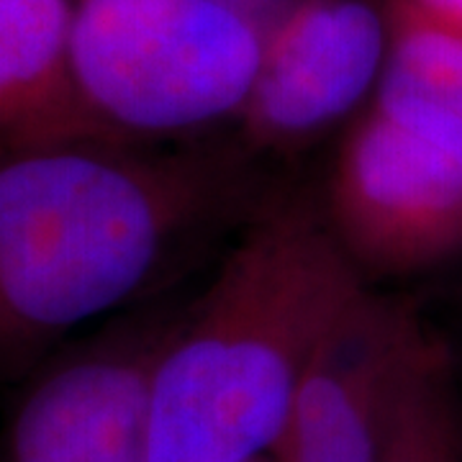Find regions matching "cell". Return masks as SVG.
I'll return each instance as SVG.
<instances>
[{"instance_id": "3957f363", "label": "cell", "mask_w": 462, "mask_h": 462, "mask_svg": "<svg viewBox=\"0 0 462 462\" xmlns=\"http://www.w3.org/2000/svg\"><path fill=\"white\" fill-rule=\"evenodd\" d=\"M263 42L234 0H72L65 106L44 142L165 136L239 116Z\"/></svg>"}, {"instance_id": "5b68a950", "label": "cell", "mask_w": 462, "mask_h": 462, "mask_svg": "<svg viewBox=\"0 0 462 462\" xmlns=\"http://www.w3.org/2000/svg\"><path fill=\"white\" fill-rule=\"evenodd\" d=\"M430 334L411 303L365 282L319 339L275 460H378L401 383Z\"/></svg>"}, {"instance_id": "ba28073f", "label": "cell", "mask_w": 462, "mask_h": 462, "mask_svg": "<svg viewBox=\"0 0 462 462\" xmlns=\"http://www.w3.org/2000/svg\"><path fill=\"white\" fill-rule=\"evenodd\" d=\"M72 0H0V136L50 139L65 106Z\"/></svg>"}, {"instance_id": "8fae6325", "label": "cell", "mask_w": 462, "mask_h": 462, "mask_svg": "<svg viewBox=\"0 0 462 462\" xmlns=\"http://www.w3.org/2000/svg\"><path fill=\"white\" fill-rule=\"evenodd\" d=\"M427 23L431 29L462 36V0H391V11Z\"/></svg>"}, {"instance_id": "277c9868", "label": "cell", "mask_w": 462, "mask_h": 462, "mask_svg": "<svg viewBox=\"0 0 462 462\" xmlns=\"http://www.w3.org/2000/svg\"><path fill=\"white\" fill-rule=\"evenodd\" d=\"M324 221L365 281L431 270L462 252V167L370 106L337 152Z\"/></svg>"}, {"instance_id": "9c48e42d", "label": "cell", "mask_w": 462, "mask_h": 462, "mask_svg": "<svg viewBox=\"0 0 462 462\" xmlns=\"http://www.w3.org/2000/svg\"><path fill=\"white\" fill-rule=\"evenodd\" d=\"M391 47L373 106L462 167V36L388 14Z\"/></svg>"}, {"instance_id": "52a82bcc", "label": "cell", "mask_w": 462, "mask_h": 462, "mask_svg": "<svg viewBox=\"0 0 462 462\" xmlns=\"http://www.w3.org/2000/svg\"><path fill=\"white\" fill-rule=\"evenodd\" d=\"M165 334L93 352L42 380L16 416L14 462H149L152 375Z\"/></svg>"}, {"instance_id": "7a4b0ae2", "label": "cell", "mask_w": 462, "mask_h": 462, "mask_svg": "<svg viewBox=\"0 0 462 462\" xmlns=\"http://www.w3.org/2000/svg\"><path fill=\"white\" fill-rule=\"evenodd\" d=\"M224 182V167L193 154L21 144L0 160V321L60 331L108 314L214 208Z\"/></svg>"}, {"instance_id": "30bf717a", "label": "cell", "mask_w": 462, "mask_h": 462, "mask_svg": "<svg viewBox=\"0 0 462 462\" xmlns=\"http://www.w3.org/2000/svg\"><path fill=\"white\" fill-rule=\"evenodd\" d=\"M375 462H462V398L434 334L401 383Z\"/></svg>"}, {"instance_id": "6da1fadb", "label": "cell", "mask_w": 462, "mask_h": 462, "mask_svg": "<svg viewBox=\"0 0 462 462\" xmlns=\"http://www.w3.org/2000/svg\"><path fill=\"white\" fill-rule=\"evenodd\" d=\"M365 282L311 206L260 216L162 339L149 462L275 457L319 339Z\"/></svg>"}, {"instance_id": "8992f818", "label": "cell", "mask_w": 462, "mask_h": 462, "mask_svg": "<svg viewBox=\"0 0 462 462\" xmlns=\"http://www.w3.org/2000/svg\"><path fill=\"white\" fill-rule=\"evenodd\" d=\"M391 23L367 0H300L264 33L263 60L239 118L249 142L291 149L327 132L370 93Z\"/></svg>"}, {"instance_id": "7c38bea8", "label": "cell", "mask_w": 462, "mask_h": 462, "mask_svg": "<svg viewBox=\"0 0 462 462\" xmlns=\"http://www.w3.org/2000/svg\"><path fill=\"white\" fill-rule=\"evenodd\" d=\"M260 462H278L275 457H267V460H260Z\"/></svg>"}]
</instances>
